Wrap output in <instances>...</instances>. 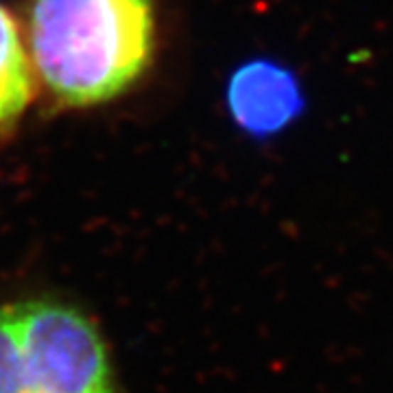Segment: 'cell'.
Listing matches in <instances>:
<instances>
[{"instance_id":"277c9868","label":"cell","mask_w":393,"mask_h":393,"mask_svg":"<svg viewBox=\"0 0 393 393\" xmlns=\"http://www.w3.org/2000/svg\"><path fill=\"white\" fill-rule=\"evenodd\" d=\"M31 99V70L11 16L0 7V125L20 116Z\"/></svg>"},{"instance_id":"6da1fadb","label":"cell","mask_w":393,"mask_h":393,"mask_svg":"<svg viewBox=\"0 0 393 393\" xmlns=\"http://www.w3.org/2000/svg\"><path fill=\"white\" fill-rule=\"evenodd\" d=\"M154 0H33L31 59L64 103L95 105L131 85L154 55Z\"/></svg>"},{"instance_id":"3957f363","label":"cell","mask_w":393,"mask_h":393,"mask_svg":"<svg viewBox=\"0 0 393 393\" xmlns=\"http://www.w3.org/2000/svg\"><path fill=\"white\" fill-rule=\"evenodd\" d=\"M225 103L236 127L252 140L286 134L308 109L297 70L274 57H254L240 64L227 79Z\"/></svg>"},{"instance_id":"7a4b0ae2","label":"cell","mask_w":393,"mask_h":393,"mask_svg":"<svg viewBox=\"0 0 393 393\" xmlns=\"http://www.w3.org/2000/svg\"><path fill=\"white\" fill-rule=\"evenodd\" d=\"M0 393H116L97 325L64 301L0 306Z\"/></svg>"}]
</instances>
